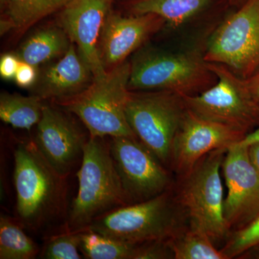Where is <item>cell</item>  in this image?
I'll use <instances>...</instances> for the list:
<instances>
[{
  "instance_id": "9a60e30c",
  "label": "cell",
  "mask_w": 259,
  "mask_h": 259,
  "mask_svg": "<svg viewBox=\"0 0 259 259\" xmlns=\"http://www.w3.org/2000/svg\"><path fill=\"white\" fill-rule=\"evenodd\" d=\"M165 23L153 14L124 16L109 12L100 40V59L105 69L110 70L125 62L126 59Z\"/></svg>"
},
{
  "instance_id": "83f0119b",
  "label": "cell",
  "mask_w": 259,
  "mask_h": 259,
  "mask_svg": "<svg viewBox=\"0 0 259 259\" xmlns=\"http://www.w3.org/2000/svg\"><path fill=\"white\" fill-rule=\"evenodd\" d=\"M20 61L18 56L13 54H7L2 56L0 60V75L2 77L6 80L15 79Z\"/></svg>"
},
{
  "instance_id": "44dd1931",
  "label": "cell",
  "mask_w": 259,
  "mask_h": 259,
  "mask_svg": "<svg viewBox=\"0 0 259 259\" xmlns=\"http://www.w3.org/2000/svg\"><path fill=\"white\" fill-rule=\"evenodd\" d=\"M40 249L16 219L1 214L0 259H33Z\"/></svg>"
},
{
  "instance_id": "7c38bea8",
  "label": "cell",
  "mask_w": 259,
  "mask_h": 259,
  "mask_svg": "<svg viewBox=\"0 0 259 259\" xmlns=\"http://www.w3.org/2000/svg\"><path fill=\"white\" fill-rule=\"evenodd\" d=\"M245 136L228 126L202 118L187 108L174 141L170 166L179 177L185 176L207 153L229 148Z\"/></svg>"
},
{
  "instance_id": "1f68e13d",
  "label": "cell",
  "mask_w": 259,
  "mask_h": 259,
  "mask_svg": "<svg viewBox=\"0 0 259 259\" xmlns=\"http://www.w3.org/2000/svg\"><path fill=\"white\" fill-rule=\"evenodd\" d=\"M245 1H246V0H228V3H229V5L236 6L238 8H240L243 3H245Z\"/></svg>"
},
{
  "instance_id": "3957f363",
  "label": "cell",
  "mask_w": 259,
  "mask_h": 259,
  "mask_svg": "<svg viewBox=\"0 0 259 259\" xmlns=\"http://www.w3.org/2000/svg\"><path fill=\"white\" fill-rule=\"evenodd\" d=\"M185 218L169 189L144 202L114 209L95 220L83 230L137 245L171 239L185 229Z\"/></svg>"
},
{
  "instance_id": "277c9868",
  "label": "cell",
  "mask_w": 259,
  "mask_h": 259,
  "mask_svg": "<svg viewBox=\"0 0 259 259\" xmlns=\"http://www.w3.org/2000/svg\"><path fill=\"white\" fill-rule=\"evenodd\" d=\"M131 70V63L125 61L107 70L102 79L93 80L82 93L61 102L79 117L90 137L136 138L125 114Z\"/></svg>"
},
{
  "instance_id": "4fadbf2b",
  "label": "cell",
  "mask_w": 259,
  "mask_h": 259,
  "mask_svg": "<svg viewBox=\"0 0 259 259\" xmlns=\"http://www.w3.org/2000/svg\"><path fill=\"white\" fill-rule=\"evenodd\" d=\"M89 139L72 119L44 104L34 142L59 174L68 177L77 166Z\"/></svg>"
},
{
  "instance_id": "e0dca14e",
  "label": "cell",
  "mask_w": 259,
  "mask_h": 259,
  "mask_svg": "<svg viewBox=\"0 0 259 259\" xmlns=\"http://www.w3.org/2000/svg\"><path fill=\"white\" fill-rule=\"evenodd\" d=\"M225 1L228 3V0H127L126 6L131 14L156 15L171 28H178Z\"/></svg>"
},
{
  "instance_id": "8fae6325",
  "label": "cell",
  "mask_w": 259,
  "mask_h": 259,
  "mask_svg": "<svg viewBox=\"0 0 259 259\" xmlns=\"http://www.w3.org/2000/svg\"><path fill=\"white\" fill-rule=\"evenodd\" d=\"M228 192L223 214L230 232L241 229L259 214V175L248 146L236 144L227 150L222 164Z\"/></svg>"
},
{
  "instance_id": "8992f818",
  "label": "cell",
  "mask_w": 259,
  "mask_h": 259,
  "mask_svg": "<svg viewBox=\"0 0 259 259\" xmlns=\"http://www.w3.org/2000/svg\"><path fill=\"white\" fill-rule=\"evenodd\" d=\"M206 64L217 83L200 94L182 95L186 107L202 118L245 135L254 131L259 125V102L250 93L246 80L225 65Z\"/></svg>"
},
{
  "instance_id": "4316f807",
  "label": "cell",
  "mask_w": 259,
  "mask_h": 259,
  "mask_svg": "<svg viewBox=\"0 0 259 259\" xmlns=\"http://www.w3.org/2000/svg\"><path fill=\"white\" fill-rule=\"evenodd\" d=\"M37 78L36 66L20 61L14 79L18 86L23 88H31L36 83Z\"/></svg>"
},
{
  "instance_id": "cb8c5ba5",
  "label": "cell",
  "mask_w": 259,
  "mask_h": 259,
  "mask_svg": "<svg viewBox=\"0 0 259 259\" xmlns=\"http://www.w3.org/2000/svg\"><path fill=\"white\" fill-rule=\"evenodd\" d=\"M79 232L69 231L53 236L49 238L41 251L42 258L80 259Z\"/></svg>"
},
{
  "instance_id": "5b68a950",
  "label": "cell",
  "mask_w": 259,
  "mask_h": 259,
  "mask_svg": "<svg viewBox=\"0 0 259 259\" xmlns=\"http://www.w3.org/2000/svg\"><path fill=\"white\" fill-rule=\"evenodd\" d=\"M228 148L214 150L201 158L192 170L180 177L177 199L190 228L205 233L213 243L231 233L223 214L224 197L221 170Z\"/></svg>"
},
{
  "instance_id": "6da1fadb",
  "label": "cell",
  "mask_w": 259,
  "mask_h": 259,
  "mask_svg": "<svg viewBox=\"0 0 259 259\" xmlns=\"http://www.w3.org/2000/svg\"><path fill=\"white\" fill-rule=\"evenodd\" d=\"M13 182L16 193V220L35 233L66 224L69 214L67 177L46 159L34 140L15 146Z\"/></svg>"
},
{
  "instance_id": "ba28073f",
  "label": "cell",
  "mask_w": 259,
  "mask_h": 259,
  "mask_svg": "<svg viewBox=\"0 0 259 259\" xmlns=\"http://www.w3.org/2000/svg\"><path fill=\"white\" fill-rule=\"evenodd\" d=\"M204 56L195 51L143 52L131 63V91H168L196 95L205 88L210 76Z\"/></svg>"
},
{
  "instance_id": "f546056e",
  "label": "cell",
  "mask_w": 259,
  "mask_h": 259,
  "mask_svg": "<svg viewBox=\"0 0 259 259\" xmlns=\"http://www.w3.org/2000/svg\"><path fill=\"white\" fill-rule=\"evenodd\" d=\"M250 160L259 175V142L248 146Z\"/></svg>"
},
{
  "instance_id": "ffe728a7",
  "label": "cell",
  "mask_w": 259,
  "mask_h": 259,
  "mask_svg": "<svg viewBox=\"0 0 259 259\" xmlns=\"http://www.w3.org/2000/svg\"><path fill=\"white\" fill-rule=\"evenodd\" d=\"M40 97H25L18 94L2 93L0 119L15 128L30 130L42 117L44 104Z\"/></svg>"
},
{
  "instance_id": "5bb4252c",
  "label": "cell",
  "mask_w": 259,
  "mask_h": 259,
  "mask_svg": "<svg viewBox=\"0 0 259 259\" xmlns=\"http://www.w3.org/2000/svg\"><path fill=\"white\" fill-rule=\"evenodd\" d=\"M113 0H71L59 15L61 28L86 61L94 80L107 74L100 55L102 28Z\"/></svg>"
},
{
  "instance_id": "7a4b0ae2",
  "label": "cell",
  "mask_w": 259,
  "mask_h": 259,
  "mask_svg": "<svg viewBox=\"0 0 259 259\" xmlns=\"http://www.w3.org/2000/svg\"><path fill=\"white\" fill-rule=\"evenodd\" d=\"M77 177L79 188L69 207L67 231H82L97 218L130 204L105 139L90 136Z\"/></svg>"
},
{
  "instance_id": "30bf717a",
  "label": "cell",
  "mask_w": 259,
  "mask_h": 259,
  "mask_svg": "<svg viewBox=\"0 0 259 259\" xmlns=\"http://www.w3.org/2000/svg\"><path fill=\"white\" fill-rule=\"evenodd\" d=\"M109 145L129 204L144 202L171 188L166 166L136 138L112 137Z\"/></svg>"
},
{
  "instance_id": "52a82bcc",
  "label": "cell",
  "mask_w": 259,
  "mask_h": 259,
  "mask_svg": "<svg viewBox=\"0 0 259 259\" xmlns=\"http://www.w3.org/2000/svg\"><path fill=\"white\" fill-rule=\"evenodd\" d=\"M182 95L168 91H130L125 107L130 127L145 147L171 165L172 146L186 111Z\"/></svg>"
},
{
  "instance_id": "d6986e66",
  "label": "cell",
  "mask_w": 259,
  "mask_h": 259,
  "mask_svg": "<svg viewBox=\"0 0 259 259\" xmlns=\"http://www.w3.org/2000/svg\"><path fill=\"white\" fill-rule=\"evenodd\" d=\"M62 28L48 27L32 34L22 44L18 56L20 61L37 66L61 57L71 46Z\"/></svg>"
},
{
  "instance_id": "d4e9b609",
  "label": "cell",
  "mask_w": 259,
  "mask_h": 259,
  "mask_svg": "<svg viewBox=\"0 0 259 259\" xmlns=\"http://www.w3.org/2000/svg\"><path fill=\"white\" fill-rule=\"evenodd\" d=\"M256 247H259V214L249 224L230 235L221 250L228 259H231Z\"/></svg>"
},
{
  "instance_id": "4dcf8cb0",
  "label": "cell",
  "mask_w": 259,
  "mask_h": 259,
  "mask_svg": "<svg viewBox=\"0 0 259 259\" xmlns=\"http://www.w3.org/2000/svg\"><path fill=\"white\" fill-rule=\"evenodd\" d=\"M258 142H259V125L254 131L246 135L244 139L240 141L239 143H238V144L245 146H249L251 144Z\"/></svg>"
},
{
  "instance_id": "f1b7e54d",
  "label": "cell",
  "mask_w": 259,
  "mask_h": 259,
  "mask_svg": "<svg viewBox=\"0 0 259 259\" xmlns=\"http://www.w3.org/2000/svg\"><path fill=\"white\" fill-rule=\"evenodd\" d=\"M246 81L250 93L254 97L255 100L259 102V72Z\"/></svg>"
},
{
  "instance_id": "7402d4cb",
  "label": "cell",
  "mask_w": 259,
  "mask_h": 259,
  "mask_svg": "<svg viewBox=\"0 0 259 259\" xmlns=\"http://www.w3.org/2000/svg\"><path fill=\"white\" fill-rule=\"evenodd\" d=\"M175 259H228L205 233L189 228L170 240Z\"/></svg>"
},
{
  "instance_id": "2e32d148",
  "label": "cell",
  "mask_w": 259,
  "mask_h": 259,
  "mask_svg": "<svg viewBox=\"0 0 259 259\" xmlns=\"http://www.w3.org/2000/svg\"><path fill=\"white\" fill-rule=\"evenodd\" d=\"M93 74L74 44L37 78L34 95L42 100L64 101L89 88Z\"/></svg>"
},
{
  "instance_id": "484cf974",
  "label": "cell",
  "mask_w": 259,
  "mask_h": 259,
  "mask_svg": "<svg viewBox=\"0 0 259 259\" xmlns=\"http://www.w3.org/2000/svg\"><path fill=\"white\" fill-rule=\"evenodd\" d=\"M170 240H156L136 245L132 259L175 258Z\"/></svg>"
},
{
  "instance_id": "d6a6232c",
  "label": "cell",
  "mask_w": 259,
  "mask_h": 259,
  "mask_svg": "<svg viewBox=\"0 0 259 259\" xmlns=\"http://www.w3.org/2000/svg\"><path fill=\"white\" fill-rule=\"evenodd\" d=\"M113 1H115V0H113Z\"/></svg>"
},
{
  "instance_id": "ac0fdd59",
  "label": "cell",
  "mask_w": 259,
  "mask_h": 259,
  "mask_svg": "<svg viewBox=\"0 0 259 259\" xmlns=\"http://www.w3.org/2000/svg\"><path fill=\"white\" fill-rule=\"evenodd\" d=\"M71 0H0L1 34L23 30L52 13L59 11Z\"/></svg>"
},
{
  "instance_id": "603a6c76",
  "label": "cell",
  "mask_w": 259,
  "mask_h": 259,
  "mask_svg": "<svg viewBox=\"0 0 259 259\" xmlns=\"http://www.w3.org/2000/svg\"><path fill=\"white\" fill-rule=\"evenodd\" d=\"M80 251L88 259H132L136 245L118 241L90 230L78 231Z\"/></svg>"
},
{
  "instance_id": "9c48e42d",
  "label": "cell",
  "mask_w": 259,
  "mask_h": 259,
  "mask_svg": "<svg viewBox=\"0 0 259 259\" xmlns=\"http://www.w3.org/2000/svg\"><path fill=\"white\" fill-rule=\"evenodd\" d=\"M206 62L225 65L244 80L259 72V0H246L209 38Z\"/></svg>"
}]
</instances>
